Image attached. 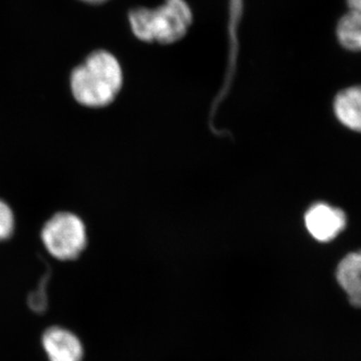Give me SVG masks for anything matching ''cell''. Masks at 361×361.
Returning a JSON list of instances; mask_svg holds the SVG:
<instances>
[{"mask_svg":"<svg viewBox=\"0 0 361 361\" xmlns=\"http://www.w3.org/2000/svg\"><path fill=\"white\" fill-rule=\"evenodd\" d=\"M123 84V73L115 56L106 51L92 52L73 70L71 87L78 103L90 108L108 106Z\"/></svg>","mask_w":361,"mask_h":361,"instance_id":"1","label":"cell"},{"mask_svg":"<svg viewBox=\"0 0 361 361\" xmlns=\"http://www.w3.org/2000/svg\"><path fill=\"white\" fill-rule=\"evenodd\" d=\"M129 20L137 39L167 44L186 35L192 23V13L184 0H166L157 9H134Z\"/></svg>","mask_w":361,"mask_h":361,"instance_id":"2","label":"cell"},{"mask_svg":"<svg viewBox=\"0 0 361 361\" xmlns=\"http://www.w3.org/2000/svg\"><path fill=\"white\" fill-rule=\"evenodd\" d=\"M45 248L59 260H73L87 246L85 223L73 213L56 214L47 221L42 232Z\"/></svg>","mask_w":361,"mask_h":361,"instance_id":"3","label":"cell"},{"mask_svg":"<svg viewBox=\"0 0 361 361\" xmlns=\"http://www.w3.org/2000/svg\"><path fill=\"white\" fill-rule=\"evenodd\" d=\"M304 220L307 231L319 242L336 239L348 224L345 213L326 203H317L311 207Z\"/></svg>","mask_w":361,"mask_h":361,"instance_id":"4","label":"cell"},{"mask_svg":"<svg viewBox=\"0 0 361 361\" xmlns=\"http://www.w3.org/2000/svg\"><path fill=\"white\" fill-rule=\"evenodd\" d=\"M42 344L51 361H82L84 350L75 334L61 327L44 332Z\"/></svg>","mask_w":361,"mask_h":361,"instance_id":"5","label":"cell"},{"mask_svg":"<svg viewBox=\"0 0 361 361\" xmlns=\"http://www.w3.org/2000/svg\"><path fill=\"white\" fill-rule=\"evenodd\" d=\"M334 110L344 127L361 133V85L341 90L334 99Z\"/></svg>","mask_w":361,"mask_h":361,"instance_id":"6","label":"cell"},{"mask_svg":"<svg viewBox=\"0 0 361 361\" xmlns=\"http://www.w3.org/2000/svg\"><path fill=\"white\" fill-rule=\"evenodd\" d=\"M336 277L350 303L361 308V250L349 253L342 259L337 267Z\"/></svg>","mask_w":361,"mask_h":361,"instance_id":"7","label":"cell"},{"mask_svg":"<svg viewBox=\"0 0 361 361\" xmlns=\"http://www.w3.org/2000/svg\"><path fill=\"white\" fill-rule=\"evenodd\" d=\"M336 37L341 49L361 54V11L346 9L337 20Z\"/></svg>","mask_w":361,"mask_h":361,"instance_id":"8","label":"cell"},{"mask_svg":"<svg viewBox=\"0 0 361 361\" xmlns=\"http://www.w3.org/2000/svg\"><path fill=\"white\" fill-rule=\"evenodd\" d=\"M49 275H45L39 283L37 290L32 292L28 297V306L35 313H44L47 308V284Z\"/></svg>","mask_w":361,"mask_h":361,"instance_id":"9","label":"cell"},{"mask_svg":"<svg viewBox=\"0 0 361 361\" xmlns=\"http://www.w3.org/2000/svg\"><path fill=\"white\" fill-rule=\"evenodd\" d=\"M14 229V216L11 207L0 200V241L11 237Z\"/></svg>","mask_w":361,"mask_h":361,"instance_id":"10","label":"cell"},{"mask_svg":"<svg viewBox=\"0 0 361 361\" xmlns=\"http://www.w3.org/2000/svg\"><path fill=\"white\" fill-rule=\"evenodd\" d=\"M346 9L361 11V0H345Z\"/></svg>","mask_w":361,"mask_h":361,"instance_id":"11","label":"cell"},{"mask_svg":"<svg viewBox=\"0 0 361 361\" xmlns=\"http://www.w3.org/2000/svg\"><path fill=\"white\" fill-rule=\"evenodd\" d=\"M82 1L87 2V4H102V2L106 1V0H82Z\"/></svg>","mask_w":361,"mask_h":361,"instance_id":"12","label":"cell"}]
</instances>
